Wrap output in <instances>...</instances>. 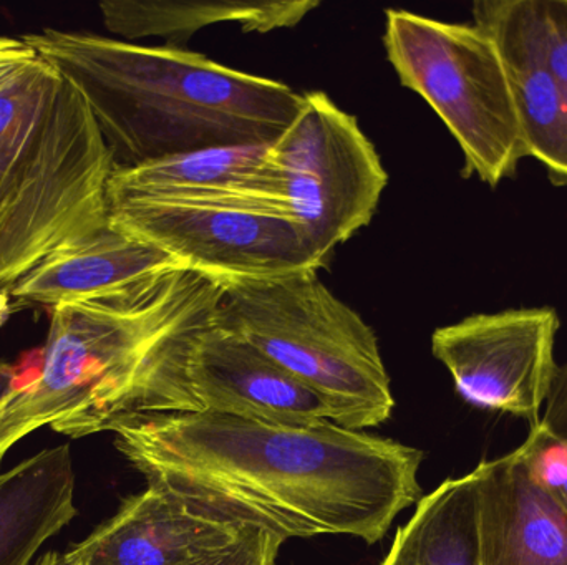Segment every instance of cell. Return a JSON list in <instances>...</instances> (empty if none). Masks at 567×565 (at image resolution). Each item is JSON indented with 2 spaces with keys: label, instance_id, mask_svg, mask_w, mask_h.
Segmentation results:
<instances>
[{
  "label": "cell",
  "instance_id": "cell-18",
  "mask_svg": "<svg viewBox=\"0 0 567 565\" xmlns=\"http://www.w3.org/2000/svg\"><path fill=\"white\" fill-rule=\"evenodd\" d=\"M380 565H482L473 474L450 478L423 496Z\"/></svg>",
  "mask_w": 567,
  "mask_h": 565
},
{
  "label": "cell",
  "instance_id": "cell-17",
  "mask_svg": "<svg viewBox=\"0 0 567 565\" xmlns=\"http://www.w3.org/2000/svg\"><path fill=\"white\" fill-rule=\"evenodd\" d=\"M266 146L199 149L132 168L113 169L106 201L163 196L233 195L258 198Z\"/></svg>",
  "mask_w": 567,
  "mask_h": 565
},
{
  "label": "cell",
  "instance_id": "cell-1",
  "mask_svg": "<svg viewBox=\"0 0 567 565\" xmlns=\"http://www.w3.org/2000/svg\"><path fill=\"white\" fill-rule=\"evenodd\" d=\"M109 431L146 483L284 541L350 536L372 546L423 498L422 451L330 420L130 414Z\"/></svg>",
  "mask_w": 567,
  "mask_h": 565
},
{
  "label": "cell",
  "instance_id": "cell-16",
  "mask_svg": "<svg viewBox=\"0 0 567 565\" xmlns=\"http://www.w3.org/2000/svg\"><path fill=\"white\" fill-rule=\"evenodd\" d=\"M317 0L239 2V0H105L100 2L106 29L126 42L163 39L182 46L206 27L238 23L243 32L289 29L317 9Z\"/></svg>",
  "mask_w": 567,
  "mask_h": 565
},
{
  "label": "cell",
  "instance_id": "cell-6",
  "mask_svg": "<svg viewBox=\"0 0 567 565\" xmlns=\"http://www.w3.org/2000/svg\"><path fill=\"white\" fill-rule=\"evenodd\" d=\"M386 59L405 88L445 123L465 159L462 175L496 188L528 158L505 63L495 40L475 23L389 9Z\"/></svg>",
  "mask_w": 567,
  "mask_h": 565
},
{
  "label": "cell",
  "instance_id": "cell-25",
  "mask_svg": "<svg viewBox=\"0 0 567 565\" xmlns=\"http://www.w3.org/2000/svg\"><path fill=\"white\" fill-rule=\"evenodd\" d=\"M35 565H75L66 559L65 554L47 553Z\"/></svg>",
  "mask_w": 567,
  "mask_h": 565
},
{
  "label": "cell",
  "instance_id": "cell-4",
  "mask_svg": "<svg viewBox=\"0 0 567 565\" xmlns=\"http://www.w3.org/2000/svg\"><path fill=\"white\" fill-rule=\"evenodd\" d=\"M113 169L89 103L42 56L0 90V285L110 228Z\"/></svg>",
  "mask_w": 567,
  "mask_h": 565
},
{
  "label": "cell",
  "instance_id": "cell-23",
  "mask_svg": "<svg viewBox=\"0 0 567 565\" xmlns=\"http://www.w3.org/2000/svg\"><path fill=\"white\" fill-rule=\"evenodd\" d=\"M37 59L39 53L25 40L0 36V90Z\"/></svg>",
  "mask_w": 567,
  "mask_h": 565
},
{
  "label": "cell",
  "instance_id": "cell-7",
  "mask_svg": "<svg viewBox=\"0 0 567 565\" xmlns=\"http://www.w3.org/2000/svg\"><path fill=\"white\" fill-rule=\"evenodd\" d=\"M389 175L355 116L323 92L303 93L293 122L268 145L259 198L286 216L320 265L372 221Z\"/></svg>",
  "mask_w": 567,
  "mask_h": 565
},
{
  "label": "cell",
  "instance_id": "cell-19",
  "mask_svg": "<svg viewBox=\"0 0 567 565\" xmlns=\"http://www.w3.org/2000/svg\"><path fill=\"white\" fill-rule=\"evenodd\" d=\"M513 6L567 103V0H513Z\"/></svg>",
  "mask_w": 567,
  "mask_h": 565
},
{
  "label": "cell",
  "instance_id": "cell-8",
  "mask_svg": "<svg viewBox=\"0 0 567 565\" xmlns=\"http://www.w3.org/2000/svg\"><path fill=\"white\" fill-rule=\"evenodd\" d=\"M110 224L218 284L261 281L322 265L299 229L251 196H163L109 201Z\"/></svg>",
  "mask_w": 567,
  "mask_h": 565
},
{
  "label": "cell",
  "instance_id": "cell-20",
  "mask_svg": "<svg viewBox=\"0 0 567 565\" xmlns=\"http://www.w3.org/2000/svg\"><path fill=\"white\" fill-rule=\"evenodd\" d=\"M518 450L529 473L567 516V443L539 423L529 430L528 438Z\"/></svg>",
  "mask_w": 567,
  "mask_h": 565
},
{
  "label": "cell",
  "instance_id": "cell-15",
  "mask_svg": "<svg viewBox=\"0 0 567 565\" xmlns=\"http://www.w3.org/2000/svg\"><path fill=\"white\" fill-rule=\"evenodd\" d=\"M75 471L66 444L0 474V565H29L76 516Z\"/></svg>",
  "mask_w": 567,
  "mask_h": 565
},
{
  "label": "cell",
  "instance_id": "cell-9",
  "mask_svg": "<svg viewBox=\"0 0 567 565\" xmlns=\"http://www.w3.org/2000/svg\"><path fill=\"white\" fill-rule=\"evenodd\" d=\"M559 327L553 307L473 314L436 328L432 354L466 404L538 427L559 370L555 357Z\"/></svg>",
  "mask_w": 567,
  "mask_h": 565
},
{
  "label": "cell",
  "instance_id": "cell-21",
  "mask_svg": "<svg viewBox=\"0 0 567 565\" xmlns=\"http://www.w3.org/2000/svg\"><path fill=\"white\" fill-rule=\"evenodd\" d=\"M282 544L268 531L248 530L238 543L195 565H276Z\"/></svg>",
  "mask_w": 567,
  "mask_h": 565
},
{
  "label": "cell",
  "instance_id": "cell-26",
  "mask_svg": "<svg viewBox=\"0 0 567 565\" xmlns=\"http://www.w3.org/2000/svg\"><path fill=\"white\" fill-rule=\"evenodd\" d=\"M10 315V294L9 292H0V325L7 321Z\"/></svg>",
  "mask_w": 567,
  "mask_h": 565
},
{
  "label": "cell",
  "instance_id": "cell-13",
  "mask_svg": "<svg viewBox=\"0 0 567 565\" xmlns=\"http://www.w3.org/2000/svg\"><path fill=\"white\" fill-rule=\"evenodd\" d=\"M176 269H185L148 242L110 228L43 259L10 289L12 297L53 308L125 297Z\"/></svg>",
  "mask_w": 567,
  "mask_h": 565
},
{
  "label": "cell",
  "instance_id": "cell-5",
  "mask_svg": "<svg viewBox=\"0 0 567 565\" xmlns=\"http://www.w3.org/2000/svg\"><path fill=\"white\" fill-rule=\"evenodd\" d=\"M213 322L306 385L339 427L365 431L392 418L395 398L375 332L317 271L226 282Z\"/></svg>",
  "mask_w": 567,
  "mask_h": 565
},
{
  "label": "cell",
  "instance_id": "cell-11",
  "mask_svg": "<svg viewBox=\"0 0 567 565\" xmlns=\"http://www.w3.org/2000/svg\"><path fill=\"white\" fill-rule=\"evenodd\" d=\"M246 531L148 484L65 556L75 565H195L238 543Z\"/></svg>",
  "mask_w": 567,
  "mask_h": 565
},
{
  "label": "cell",
  "instance_id": "cell-22",
  "mask_svg": "<svg viewBox=\"0 0 567 565\" xmlns=\"http://www.w3.org/2000/svg\"><path fill=\"white\" fill-rule=\"evenodd\" d=\"M542 425L567 443V362L561 365L542 415Z\"/></svg>",
  "mask_w": 567,
  "mask_h": 565
},
{
  "label": "cell",
  "instance_id": "cell-3",
  "mask_svg": "<svg viewBox=\"0 0 567 565\" xmlns=\"http://www.w3.org/2000/svg\"><path fill=\"white\" fill-rule=\"evenodd\" d=\"M221 284L176 269L125 297L55 305L39 372L0 414V463L43 427L70 438L109 431L169 358L213 324Z\"/></svg>",
  "mask_w": 567,
  "mask_h": 565
},
{
  "label": "cell",
  "instance_id": "cell-14",
  "mask_svg": "<svg viewBox=\"0 0 567 565\" xmlns=\"http://www.w3.org/2000/svg\"><path fill=\"white\" fill-rule=\"evenodd\" d=\"M472 15L502 53L526 155L545 165L553 185H567V103L523 30L513 0H478Z\"/></svg>",
  "mask_w": 567,
  "mask_h": 565
},
{
  "label": "cell",
  "instance_id": "cell-2",
  "mask_svg": "<svg viewBox=\"0 0 567 565\" xmlns=\"http://www.w3.org/2000/svg\"><path fill=\"white\" fill-rule=\"evenodd\" d=\"M22 39L80 90L115 169L199 149L271 145L302 108L303 93L286 83L182 46L56 29Z\"/></svg>",
  "mask_w": 567,
  "mask_h": 565
},
{
  "label": "cell",
  "instance_id": "cell-12",
  "mask_svg": "<svg viewBox=\"0 0 567 565\" xmlns=\"http://www.w3.org/2000/svg\"><path fill=\"white\" fill-rule=\"evenodd\" d=\"M472 474L482 565H567V516L522 451L480 461Z\"/></svg>",
  "mask_w": 567,
  "mask_h": 565
},
{
  "label": "cell",
  "instance_id": "cell-24",
  "mask_svg": "<svg viewBox=\"0 0 567 565\" xmlns=\"http://www.w3.org/2000/svg\"><path fill=\"white\" fill-rule=\"evenodd\" d=\"M25 384H20V375L13 365L0 362V414L6 410L17 391Z\"/></svg>",
  "mask_w": 567,
  "mask_h": 565
},
{
  "label": "cell",
  "instance_id": "cell-10",
  "mask_svg": "<svg viewBox=\"0 0 567 565\" xmlns=\"http://www.w3.org/2000/svg\"><path fill=\"white\" fill-rule=\"evenodd\" d=\"M135 414H213L281 425L329 420L312 390L215 322L153 380Z\"/></svg>",
  "mask_w": 567,
  "mask_h": 565
}]
</instances>
